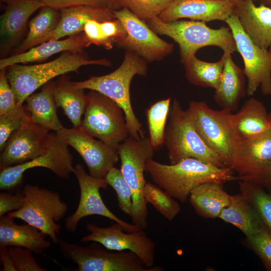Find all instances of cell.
<instances>
[{"label": "cell", "mask_w": 271, "mask_h": 271, "mask_svg": "<svg viewBox=\"0 0 271 271\" xmlns=\"http://www.w3.org/2000/svg\"><path fill=\"white\" fill-rule=\"evenodd\" d=\"M146 172L157 186L183 203L187 201L192 190L200 184H223L235 178L234 171L230 168L218 167L194 158L170 165L151 159L146 163Z\"/></svg>", "instance_id": "1"}, {"label": "cell", "mask_w": 271, "mask_h": 271, "mask_svg": "<svg viewBox=\"0 0 271 271\" xmlns=\"http://www.w3.org/2000/svg\"><path fill=\"white\" fill-rule=\"evenodd\" d=\"M147 62L136 53L126 51L121 65L111 73L71 83L77 88L99 92L116 102L124 112L129 136L137 140L145 136L131 105L130 85L135 75L147 76Z\"/></svg>", "instance_id": "2"}, {"label": "cell", "mask_w": 271, "mask_h": 271, "mask_svg": "<svg viewBox=\"0 0 271 271\" xmlns=\"http://www.w3.org/2000/svg\"><path fill=\"white\" fill-rule=\"evenodd\" d=\"M88 65L109 67L111 63L106 59H90L83 50L66 51L49 62L33 65H11L7 68V76L17 104L22 105L29 96L53 78L76 72L82 66Z\"/></svg>", "instance_id": "3"}, {"label": "cell", "mask_w": 271, "mask_h": 271, "mask_svg": "<svg viewBox=\"0 0 271 271\" xmlns=\"http://www.w3.org/2000/svg\"><path fill=\"white\" fill-rule=\"evenodd\" d=\"M147 24L156 34L168 36L178 44L182 63L195 56L199 49L205 47H217L223 53L230 54L237 51L228 27L212 29L202 21L177 20L165 22L159 18Z\"/></svg>", "instance_id": "4"}, {"label": "cell", "mask_w": 271, "mask_h": 271, "mask_svg": "<svg viewBox=\"0 0 271 271\" xmlns=\"http://www.w3.org/2000/svg\"><path fill=\"white\" fill-rule=\"evenodd\" d=\"M164 145L170 164L187 158H194L220 168L227 167L211 150L196 130L187 110H184L175 98L169 112ZM228 168V167H227Z\"/></svg>", "instance_id": "5"}, {"label": "cell", "mask_w": 271, "mask_h": 271, "mask_svg": "<svg viewBox=\"0 0 271 271\" xmlns=\"http://www.w3.org/2000/svg\"><path fill=\"white\" fill-rule=\"evenodd\" d=\"M155 151L149 138L145 137L137 140L129 136L118 146L120 170L132 191L131 218L133 224L143 229L148 225L147 203L144 196L147 183L144 172L146 163L152 159Z\"/></svg>", "instance_id": "6"}, {"label": "cell", "mask_w": 271, "mask_h": 271, "mask_svg": "<svg viewBox=\"0 0 271 271\" xmlns=\"http://www.w3.org/2000/svg\"><path fill=\"white\" fill-rule=\"evenodd\" d=\"M22 191L25 198L24 206L8 215L35 227L58 243L61 226L57 222L66 214L67 204L56 191L30 184L25 185Z\"/></svg>", "instance_id": "7"}, {"label": "cell", "mask_w": 271, "mask_h": 271, "mask_svg": "<svg viewBox=\"0 0 271 271\" xmlns=\"http://www.w3.org/2000/svg\"><path fill=\"white\" fill-rule=\"evenodd\" d=\"M58 243L62 255L77 264L78 271L163 270L158 266L147 267L138 255L132 251H108L96 242L83 246L60 238Z\"/></svg>", "instance_id": "8"}, {"label": "cell", "mask_w": 271, "mask_h": 271, "mask_svg": "<svg viewBox=\"0 0 271 271\" xmlns=\"http://www.w3.org/2000/svg\"><path fill=\"white\" fill-rule=\"evenodd\" d=\"M86 96L80 127L93 137L118 148L129 137L123 109L112 99L96 91L90 90Z\"/></svg>", "instance_id": "9"}, {"label": "cell", "mask_w": 271, "mask_h": 271, "mask_svg": "<svg viewBox=\"0 0 271 271\" xmlns=\"http://www.w3.org/2000/svg\"><path fill=\"white\" fill-rule=\"evenodd\" d=\"M187 110L202 140L231 168L236 144L229 122L231 112L214 110L204 101L194 100Z\"/></svg>", "instance_id": "10"}, {"label": "cell", "mask_w": 271, "mask_h": 271, "mask_svg": "<svg viewBox=\"0 0 271 271\" xmlns=\"http://www.w3.org/2000/svg\"><path fill=\"white\" fill-rule=\"evenodd\" d=\"M225 22L232 32L237 51L243 61V71L247 80L246 94L252 96L260 87L263 95H271V50L262 49L251 40L235 13Z\"/></svg>", "instance_id": "11"}, {"label": "cell", "mask_w": 271, "mask_h": 271, "mask_svg": "<svg viewBox=\"0 0 271 271\" xmlns=\"http://www.w3.org/2000/svg\"><path fill=\"white\" fill-rule=\"evenodd\" d=\"M73 173L78 182L80 195L75 211L66 218L67 230L75 232L82 218L93 215L103 216L119 224L127 232L141 229L138 226L129 224L118 217L104 204L99 191L101 189H106L108 186L105 178H95L87 174L80 164L74 167Z\"/></svg>", "instance_id": "12"}, {"label": "cell", "mask_w": 271, "mask_h": 271, "mask_svg": "<svg viewBox=\"0 0 271 271\" xmlns=\"http://www.w3.org/2000/svg\"><path fill=\"white\" fill-rule=\"evenodd\" d=\"M113 14L126 31L125 36L116 46L136 53L147 62L160 60L173 52V44L159 38L145 21L128 9L114 10Z\"/></svg>", "instance_id": "13"}, {"label": "cell", "mask_w": 271, "mask_h": 271, "mask_svg": "<svg viewBox=\"0 0 271 271\" xmlns=\"http://www.w3.org/2000/svg\"><path fill=\"white\" fill-rule=\"evenodd\" d=\"M73 158L68 146L57 134L52 132L49 148L43 155L31 161L1 170V190H11L17 188L22 182L24 173L36 167L48 169L58 178L68 179L74 172Z\"/></svg>", "instance_id": "14"}, {"label": "cell", "mask_w": 271, "mask_h": 271, "mask_svg": "<svg viewBox=\"0 0 271 271\" xmlns=\"http://www.w3.org/2000/svg\"><path fill=\"white\" fill-rule=\"evenodd\" d=\"M56 133L68 146L72 147L85 162L89 174L105 178L119 160L118 148L96 140L80 127H63Z\"/></svg>", "instance_id": "15"}, {"label": "cell", "mask_w": 271, "mask_h": 271, "mask_svg": "<svg viewBox=\"0 0 271 271\" xmlns=\"http://www.w3.org/2000/svg\"><path fill=\"white\" fill-rule=\"evenodd\" d=\"M86 229L90 234L82 237L81 242H96L110 250H128L137 254L147 267L153 266L155 244L144 229L124 233L122 226L115 222L107 227L90 223L86 225Z\"/></svg>", "instance_id": "16"}, {"label": "cell", "mask_w": 271, "mask_h": 271, "mask_svg": "<svg viewBox=\"0 0 271 271\" xmlns=\"http://www.w3.org/2000/svg\"><path fill=\"white\" fill-rule=\"evenodd\" d=\"M53 132L31 121L14 131L1 152L0 170L31 161L48 150Z\"/></svg>", "instance_id": "17"}, {"label": "cell", "mask_w": 271, "mask_h": 271, "mask_svg": "<svg viewBox=\"0 0 271 271\" xmlns=\"http://www.w3.org/2000/svg\"><path fill=\"white\" fill-rule=\"evenodd\" d=\"M235 11V6L227 0H174L159 18L165 22L182 18L225 22Z\"/></svg>", "instance_id": "18"}, {"label": "cell", "mask_w": 271, "mask_h": 271, "mask_svg": "<svg viewBox=\"0 0 271 271\" xmlns=\"http://www.w3.org/2000/svg\"><path fill=\"white\" fill-rule=\"evenodd\" d=\"M1 2L6 4L0 18V51L4 58L23 36L31 16L44 6L38 0Z\"/></svg>", "instance_id": "19"}, {"label": "cell", "mask_w": 271, "mask_h": 271, "mask_svg": "<svg viewBox=\"0 0 271 271\" xmlns=\"http://www.w3.org/2000/svg\"><path fill=\"white\" fill-rule=\"evenodd\" d=\"M229 122L236 143L270 131L271 112L261 101L251 98L236 113H230Z\"/></svg>", "instance_id": "20"}, {"label": "cell", "mask_w": 271, "mask_h": 271, "mask_svg": "<svg viewBox=\"0 0 271 271\" xmlns=\"http://www.w3.org/2000/svg\"><path fill=\"white\" fill-rule=\"evenodd\" d=\"M271 161V130L235 144L231 169L238 176L255 173Z\"/></svg>", "instance_id": "21"}, {"label": "cell", "mask_w": 271, "mask_h": 271, "mask_svg": "<svg viewBox=\"0 0 271 271\" xmlns=\"http://www.w3.org/2000/svg\"><path fill=\"white\" fill-rule=\"evenodd\" d=\"M235 14L246 34L259 47L271 50V8L242 0L235 6Z\"/></svg>", "instance_id": "22"}, {"label": "cell", "mask_w": 271, "mask_h": 271, "mask_svg": "<svg viewBox=\"0 0 271 271\" xmlns=\"http://www.w3.org/2000/svg\"><path fill=\"white\" fill-rule=\"evenodd\" d=\"M222 57L224 66L219 83L215 89L214 100L221 109L232 112L245 96V75L243 70L233 61L231 54L224 52Z\"/></svg>", "instance_id": "23"}, {"label": "cell", "mask_w": 271, "mask_h": 271, "mask_svg": "<svg viewBox=\"0 0 271 271\" xmlns=\"http://www.w3.org/2000/svg\"><path fill=\"white\" fill-rule=\"evenodd\" d=\"M14 219L8 214L0 217V247H21L40 254L51 246L46 234L29 224H17Z\"/></svg>", "instance_id": "24"}, {"label": "cell", "mask_w": 271, "mask_h": 271, "mask_svg": "<svg viewBox=\"0 0 271 271\" xmlns=\"http://www.w3.org/2000/svg\"><path fill=\"white\" fill-rule=\"evenodd\" d=\"M60 11L59 22L49 40H59L83 32L84 26L89 20L104 21L115 19L114 10L109 8L78 6Z\"/></svg>", "instance_id": "25"}, {"label": "cell", "mask_w": 271, "mask_h": 271, "mask_svg": "<svg viewBox=\"0 0 271 271\" xmlns=\"http://www.w3.org/2000/svg\"><path fill=\"white\" fill-rule=\"evenodd\" d=\"M90 45L83 32L62 40H49L25 52L2 58L0 70L16 64L42 61L62 52L83 50Z\"/></svg>", "instance_id": "26"}, {"label": "cell", "mask_w": 271, "mask_h": 271, "mask_svg": "<svg viewBox=\"0 0 271 271\" xmlns=\"http://www.w3.org/2000/svg\"><path fill=\"white\" fill-rule=\"evenodd\" d=\"M53 85L50 81L43 86L40 92L29 96L25 107L31 121L57 132L64 126L57 113Z\"/></svg>", "instance_id": "27"}, {"label": "cell", "mask_w": 271, "mask_h": 271, "mask_svg": "<svg viewBox=\"0 0 271 271\" xmlns=\"http://www.w3.org/2000/svg\"><path fill=\"white\" fill-rule=\"evenodd\" d=\"M195 211L205 218L218 217L222 210L230 202V195L224 189L223 184L207 182L194 188L189 197Z\"/></svg>", "instance_id": "28"}, {"label": "cell", "mask_w": 271, "mask_h": 271, "mask_svg": "<svg viewBox=\"0 0 271 271\" xmlns=\"http://www.w3.org/2000/svg\"><path fill=\"white\" fill-rule=\"evenodd\" d=\"M218 218L235 226L246 237L256 234L265 226L258 212L241 193L230 195L229 205Z\"/></svg>", "instance_id": "29"}, {"label": "cell", "mask_w": 271, "mask_h": 271, "mask_svg": "<svg viewBox=\"0 0 271 271\" xmlns=\"http://www.w3.org/2000/svg\"><path fill=\"white\" fill-rule=\"evenodd\" d=\"M53 94L57 107L63 109L73 127H80L87 104L84 89L74 86L71 81L64 79L53 82Z\"/></svg>", "instance_id": "30"}, {"label": "cell", "mask_w": 271, "mask_h": 271, "mask_svg": "<svg viewBox=\"0 0 271 271\" xmlns=\"http://www.w3.org/2000/svg\"><path fill=\"white\" fill-rule=\"evenodd\" d=\"M60 11L47 6L41 8L38 14L29 22L26 38L14 49L15 54L25 52L49 41L60 19Z\"/></svg>", "instance_id": "31"}, {"label": "cell", "mask_w": 271, "mask_h": 271, "mask_svg": "<svg viewBox=\"0 0 271 271\" xmlns=\"http://www.w3.org/2000/svg\"><path fill=\"white\" fill-rule=\"evenodd\" d=\"M83 32L90 44L101 46L106 50L111 49L126 35L123 25L116 18L104 21L89 20L84 26Z\"/></svg>", "instance_id": "32"}, {"label": "cell", "mask_w": 271, "mask_h": 271, "mask_svg": "<svg viewBox=\"0 0 271 271\" xmlns=\"http://www.w3.org/2000/svg\"><path fill=\"white\" fill-rule=\"evenodd\" d=\"M187 80L192 84L215 89L219 83L224 60L210 62L199 59L194 56L183 63Z\"/></svg>", "instance_id": "33"}, {"label": "cell", "mask_w": 271, "mask_h": 271, "mask_svg": "<svg viewBox=\"0 0 271 271\" xmlns=\"http://www.w3.org/2000/svg\"><path fill=\"white\" fill-rule=\"evenodd\" d=\"M171 97L163 99L152 104L147 110L149 140L156 150L164 145L167 118L171 108Z\"/></svg>", "instance_id": "34"}, {"label": "cell", "mask_w": 271, "mask_h": 271, "mask_svg": "<svg viewBox=\"0 0 271 271\" xmlns=\"http://www.w3.org/2000/svg\"><path fill=\"white\" fill-rule=\"evenodd\" d=\"M240 193L253 206L271 232V194L259 184L238 181Z\"/></svg>", "instance_id": "35"}, {"label": "cell", "mask_w": 271, "mask_h": 271, "mask_svg": "<svg viewBox=\"0 0 271 271\" xmlns=\"http://www.w3.org/2000/svg\"><path fill=\"white\" fill-rule=\"evenodd\" d=\"M144 196L147 204H151L169 221L173 220L181 211L179 203L157 185L147 183L144 190Z\"/></svg>", "instance_id": "36"}, {"label": "cell", "mask_w": 271, "mask_h": 271, "mask_svg": "<svg viewBox=\"0 0 271 271\" xmlns=\"http://www.w3.org/2000/svg\"><path fill=\"white\" fill-rule=\"evenodd\" d=\"M174 0H117L119 6L128 9L148 23L159 17Z\"/></svg>", "instance_id": "37"}, {"label": "cell", "mask_w": 271, "mask_h": 271, "mask_svg": "<svg viewBox=\"0 0 271 271\" xmlns=\"http://www.w3.org/2000/svg\"><path fill=\"white\" fill-rule=\"evenodd\" d=\"M105 179L108 185L115 191L118 205L120 210L131 217L133 213L132 191L120 169L112 168Z\"/></svg>", "instance_id": "38"}, {"label": "cell", "mask_w": 271, "mask_h": 271, "mask_svg": "<svg viewBox=\"0 0 271 271\" xmlns=\"http://www.w3.org/2000/svg\"><path fill=\"white\" fill-rule=\"evenodd\" d=\"M29 119V115L23 104H17L13 109L0 115L1 152L11 135Z\"/></svg>", "instance_id": "39"}, {"label": "cell", "mask_w": 271, "mask_h": 271, "mask_svg": "<svg viewBox=\"0 0 271 271\" xmlns=\"http://www.w3.org/2000/svg\"><path fill=\"white\" fill-rule=\"evenodd\" d=\"M246 238L248 247L259 256L265 269L271 271V232L267 227Z\"/></svg>", "instance_id": "40"}, {"label": "cell", "mask_w": 271, "mask_h": 271, "mask_svg": "<svg viewBox=\"0 0 271 271\" xmlns=\"http://www.w3.org/2000/svg\"><path fill=\"white\" fill-rule=\"evenodd\" d=\"M9 252L17 271H46L40 266L28 249L13 246L9 248Z\"/></svg>", "instance_id": "41"}, {"label": "cell", "mask_w": 271, "mask_h": 271, "mask_svg": "<svg viewBox=\"0 0 271 271\" xmlns=\"http://www.w3.org/2000/svg\"><path fill=\"white\" fill-rule=\"evenodd\" d=\"M0 70V115H2L14 108L17 103L7 76V68Z\"/></svg>", "instance_id": "42"}, {"label": "cell", "mask_w": 271, "mask_h": 271, "mask_svg": "<svg viewBox=\"0 0 271 271\" xmlns=\"http://www.w3.org/2000/svg\"><path fill=\"white\" fill-rule=\"evenodd\" d=\"M44 6L60 10L78 6H89L95 7L111 8L107 0H38ZM113 10V9H112Z\"/></svg>", "instance_id": "43"}, {"label": "cell", "mask_w": 271, "mask_h": 271, "mask_svg": "<svg viewBox=\"0 0 271 271\" xmlns=\"http://www.w3.org/2000/svg\"><path fill=\"white\" fill-rule=\"evenodd\" d=\"M25 202V195L22 190L15 194L7 192L0 194V217L10 212L20 209Z\"/></svg>", "instance_id": "44"}, {"label": "cell", "mask_w": 271, "mask_h": 271, "mask_svg": "<svg viewBox=\"0 0 271 271\" xmlns=\"http://www.w3.org/2000/svg\"><path fill=\"white\" fill-rule=\"evenodd\" d=\"M245 180L257 183L271 194V161L253 174L235 177V181Z\"/></svg>", "instance_id": "45"}, {"label": "cell", "mask_w": 271, "mask_h": 271, "mask_svg": "<svg viewBox=\"0 0 271 271\" xmlns=\"http://www.w3.org/2000/svg\"><path fill=\"white\" fill-rule=\"evenodd\" d=\"M1 262L3 265L2 271H17L7 246L0 248Z\"/></svg>", "instance_id": "46"}, {"label": "cell", "mask_w": 271, "mask_h": 271, "mask_svg": "<svg viewBox=\"0 0 271 271\" xmlns=\"http://www.w3.org/2000/svg\"><path fill=\"white\" fill-rule=\"evenodd\" d=\"M254 3L259 2V5H263L265 6L271 8V0H253Z\"/></svg>", "instance_id": "47"}, {"label": "cell", "mask_w": 271, "mask_h": 271, "mask_svg": "<svg viewBox=\"0 0 271 271\" xmlns=\"http://www.w3.org/2000/svg\"><path fill=\"white\" fill-rule=\"evenodd\" d=\"M108 2V4L110 8L115 10L114 9L117 8L118 6L117 0H107Z\"/></svg>", "instance_id": "48"}, {"label": "cell", "mask_w": 271, "mask_h": 271, "mask_svg": "<svg viewBox=\"0 0 271 271\" xmlns=\"http://www.w3.org/2000/svg\"><path fill=\"white\" fill-rule=\"evenodd\" d=\"M233 3L235 6L240 3L242 0H227Z\"/></svg>", "instance_id": "49"}]
</instances>
